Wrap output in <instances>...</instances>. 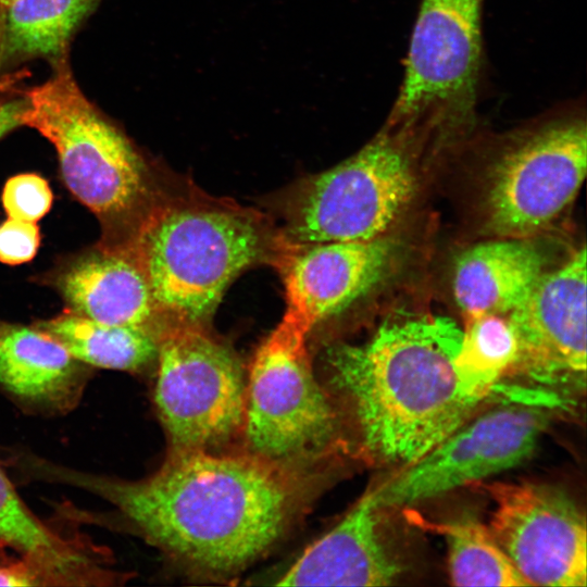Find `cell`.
Masks as SVG:
<instances>
[{"label":"cell","mask_w":587,"mask_h":587,"mask_svg":"<svg viewBox=\"0 0 587 587\" xmlns=\"http://www.w3.org/2000/svg\"><path fill=\"white\" fill-rule=\"evenodd\" d=\"M0 542L34 563L47 586H114L110 551L79 533H64L37 516L17 494L0 463Z\"/></svg>","instance_id":"16"},{"label":"cell","mask_w":587,"mask_h":587,"mask_svg":"<svg viewBox=\"0 0 587 587\" xmlns=\"http://www.w3.org/2000/svg\"><path fill=\"white\" fill-rule=\"evenodd\" d=\"M517 342L507 315L467 320L455 363L462 376L488 396L501 376L511 372Z\"/></svg>","instance_id":"22"},{"label":"cell","mask_w":587,"mask_h":587,"mask_svg":"<svg viewBox=\"0 0 587 587\" xmlns=\"http://www.w3.org/2000/svg\"><path fill=\"white\" fill-rule=\"evenodd\" d=\"M517 342L511 370L546 386H586V249L545 272L529 296L508 314Z\"/></svg>","instance_id":"12"},{"label":"cell","mask_w":587,"mask_h":587,"mask_svg":"<svg viewBox=\"0 0 587 587\" xmlns=\"http://www.w3.org/2000/svg\"><path fill=\"white\" fill-rule=\"evenodd\" d=\"M448 545L449 576L454 586H527L489 527L464 516L435 526Z\"/></svg>","instance_id":"21"},{"label":"cell","mask_w":587,"mask_h":587,"mask_svg":"<svg viewBox=\"0 0 587 587\" xmlns=\"http://www.w3.org/2000/svg\"><path fill=\"white\" fill-rule=\"evenodd\" d=\"M58 288L74 313L98 322L151 327L159 314L126 246L103 247L75 259L60 274Z\"/></svg>","instance_id":"18"},{"label":"cell","mask_w":587,"mask_h":587,"mask_svg":"<svg viewBox=\"0 0 587 587\" xmlns=\"http://www.w3.org/2000/svg\"><path fill=\"white\" fill-rule=\"evenodd\" d=\"M263 243L257 223L241 213L166 205L147 214L125 246L158 313L200 325L229 283L260 258Z\"/></svg>","instance_id":"3"},{"label":"cell","mask_w":587,"mask_h":587,"mask_svg":"<svg viewBox=\"0 0 587 587\" xmlns=\"http://www.w3.org/2000/svg\"><path fill=\"white\" fill-rule=\"evenodd\" d=\"M1 200L8 217L37 222L49 212L53 195L43 177L24 173L5 182Z\"/></svg>","instance_id":"23"},{"label":"cell","mask_w":587,"mask_h":587,"mask_svg":"<svg viewBox=\"0 0 587 587\" xmlns=\"http://www.w3.org/2000/svg\"><path fill=\"white\" fill-rule=\"evenodd\" d=\"M34 326L91 367L136 372L157 360L159 334L151 327L107 324L74 312Z\"/></svg>","instance_id":"20"},{"label":"cell","mask_w":587,"mask_h":587,"mask_svg":"<svg viewBox=\"0 0 587 587\" xmlns=\"http://www.w3.org/2000/svg\"><path fill=\"white\" fill-rule=\"evenodd\" d=\"M548 424L546 411L503 405L472 415L461 426L375 488L385 509L411 505L477 483L522 463Z\"/></svg>","instance_id":"10"},{"label":"cell","mask_w":587,"mask_h":587,"mask_svg":"<svg viewBox=\"0 0 587 587\" xmlns=\"http://www.w3.org/2000/svg\"><path fill=\"white\" fill-rule=\"evenodd\" d=\"M483 0H421L404 75L386 125L425 141L474 123Z\"/></svg>","instance_id":"6"},{"label":"cell","mask_w":587,"mask_h":587,"mask_svg":"<svg viewBox=\"0 0 587 587\" xmlns=\"http://www.w3.org/2000/svg\"><path fill=\"white\" fill-rule=\"evenodd\" d=\"M462 337L449 317H411L328 352L370 460L403 469L474 415L486 395L458 370Z\"/></svg>","instance_id":"2"},{"label":"cell","mask_w":587,"mask_h":587,"mask_svg":"<svg viewBox=\"0 0 587 587\" xmlns=\"http://www.w3.org/2000/svg\"><path fill=\"white\" fill-rule=\"evenodd\" d=\"M486 490L495 503L488 527L527 586H586V520L564 491L527 482Z\"/></svg>","instance_id":"11"},{"label":"cell","mask_w":587,"mask_h":587,"mask_svg":"<svg viewBox=\"0 0 587 587\" xmlns=\"http://www.w3.org/2000/svg\"><path fill=\"white\" fill-rule=\"evenodd\" d=\"M27 98L9 99L0 101V139L11 130L23 125V117L27 110Z\"/></svg>","instance_id":"25"},{"label":"cell","mask_w":587,"mask_h":587,"mask_svg":"<svg viewBox=\"0 0 587 587\" xmlns=\"http://www.w3.org/2000/svg\"><path fill=\"white\" fill-rule=\"evenodd\" d=\"M99 0H13L0 14V71L45 58L63 61Z\"/></svg>","instance_id":"19"},{"label":"cell","mask_w":587,"mask_h":587,"mask_svg":"<svg viewBox=\"0 0 587 587\" xmlns=\"http://www.w3.org/2000/svg\"><path fill=\"white\" fill-rule=\"evenodd\" d=\"M90 370L35 326L0 321V389L24 412H72L83 399Z\"/></svg>","instance_id":"15"},{"label":"cell","mask_w":587,"mask_h":587,"mask_svg":"<svg viewBox=\"0 0 587 587\" xmlns=\"http://www.w3.org/2000/svg\"><path fill=\"white\" fill-rule=\"evenodd\" d=\"M154 404L171 450H211L243 430L246 387L233 353L200 325L159 334Z\"/></svg>","instance_id":"9"},{"label":"cell","mask_w":587,"mask_h":587,"mask_svg":"<svg viewBox=\"0 0 587 587\" xmlns=\"http://www.w3.org/2000/svg\"><path fill=\"white\" fill-rule=\"evenodd\" d=\"M20 472L87 491L114 509L93 515L71 508L72 519L117 520L168 555L216 576L236 573L267 551L308 491L294 465L251 451L170 450L157 472L137 480L72 469L27 451Z\"/></svg>","instance_id":"1"},{"label":"cell","mask_w":587,"mask_h":587,"mask_svg":"<svg viewBox=\"0 0 587 587\" xmlns=\"http://www.w3.org/2000/svg\"><path fill=\"white\" fill-rule=\"evenodd\" d=\"M13 0H0V14L11 4Z\"/></svg>","instance_id":"27"},{"label":"cell","mask_w":587,"mask_h":587,"mask_svg":"<svg viewBox=\"0 0 587 587\" xmlns=\"http://www.w3.org/2000/svg\"><path fill=\"white\" fill-rule=\"evenodd\" d=\"M40 245L36 222L8 217L0 224V262L18 265L30 261Z\"/></svg>","instance_id":"24"},{"label":"cell","mask_w":587,"mask_h":587,"mask_svg":"<svg viewBox=\"0 0 587 587\" xmlns=\"http://www.w3.org/2000/svg\"><path fill=\"white\" fill-rule=\"evenodd\" d=\"M421 142L385 125L358 152L296 190L287 233L292 243L370 240L386 235L417 189Z\"/></svg>","instance_id":"4"},{"label":"cell","mask_w":587,"mask_h":587,"mask_svg":"<svg viewBox=\"0 0 587 587\" xmlns=\"http://www.w3.org/2000/svg\"><path fill=\"white\" fill-rule=\"evenodd\" d=\"M16 557H12L8 553V548L0 542V565L4 564Z\"/></svg>","instance_id":"26"},{"label":"cell","mask_w":587,"mask_h":587,"mask_svg":"<svg viewBox=\"0 0 587 587\" xmlns=\"http://www.w3.org/2000/svg\"><path fill=\"white\" fill-rule=\"evenodd\" d=\"M300 247L285 265V313L310 330L375 289L388 274L398 249L396 240L386 235Z\"/></svg>","instance_id":"13"},{"label":"cell","mask_w":587,"mask_h":587,"mask_svg":"<svg viewBox=\"0 0 587 587\" xmlns=\"http://www.w3.org/2000/svg\"><path fill=\"white\" fill-rule=\"evenodd\" d=\"M26 92L23 125L54 147L67 189L98 218L118 222L145 192V165L128 139L88 101L65 60Z\"/></svg>","instance_id":"7"},{"label":"cell","mask_w":587,"mask_h":587,"mask_svg":"<svg viewBox=\"0 0 587 587\" xmlns=\"http://www.w3.org/2000/svg\"><path fill=\"white\" fill-rule=\"evenodd\" d=\"M310 332L285 313L258 348L246 387L250 451L291 465L326 453L338 436L337 414L311 367Z\"/></svg>","instance_id":"8"},{"label":"cell","mask_w":587,"mask_h":587,"mask_svg":"<svg viewBox=\"0 0 587 587\" xmlns=\"http://www.w3.org/2000/svg\"><path fill=\"white\" fill-rule=\"evenodd\" d=\"M545 268L546 257L529 238L496 237L458 255L453 299L467 320L507 315L529 296Z\"/></svg>","instance_id":"17"},{"label":"cell","mask_w":587,"mask_h":587,"mask_svg":"<svg viewBox=\"0 0 587 587\" xmlns=\"http://www.w3.org/2000/svg\"><path fill=\"white\" fill-rule=\"evenodd\" d=\"M375 488L348 514L310 545L276 585L387 586L403 567L383 533V510Z\"/></svg>","instance_id":"14"},{"label":"cell","mask_w":587,"mask_h":587,"mask_svg":"<svg viewBox=\"0 0 587 587\" xmlns=\"http://www.w3.org/2000/svg\"><path fill=\"white\" fill-rule=\"evenodd\" d=\"M587 170L584 111L567 108L507 136L490 160L485 228L495 237L532 238L576 197Z\"/></svg>","instance_id":"5"}]
</instances>
